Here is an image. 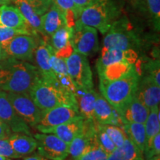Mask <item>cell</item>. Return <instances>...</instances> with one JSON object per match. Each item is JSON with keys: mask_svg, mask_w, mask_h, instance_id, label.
I'll return each mask as SVG.
<instances>
[{"mask_svg": "<svg viewBox=\"0 0 160 160\" xmlns=\"http://www.w3.org/2000/svg\"><path fill=\"white\" fill-rule=\"evenodd\" d=\"M41 76L28 62L5 57L0 60V89L12 93H28Z\"/></svg>", "mask_w": 160, "mask_h": 160, "instance_id": "1", "label": "cell"}, {"mask_svg": "<svg viewBox=\"0 0 160 160\" xmlns=\"http://www.w3.org/2000/svg\"><path fill=\"white\" fill-rule=\"evenodd\" d=\"M122 9L117 0H97L84 8L77 20L105 34L120 18Z\"/></svg>", "mask_w": 160, "mask_h": 160, "instance_id": "2", "label": "cell"}, {"mask_svg": "<svg viewBox=\"0 0 160 160\" xmlns=\"http://www.w3.org/2000/svg\"><path fill=\"white\" fill-rule=\"evenodd\" d=\"M29 95L42 111L60 105L72 106L78 109L74 94L44 81L41 77L30 90Z\"/></svg>", "mask_w": 160, "mask_h": 160, "instance_id": "3", "label": "cell"}, {"mask_svg": "<svg viewBox=\"0 0 160 160\" xmlns=\"http://www.w3.org/2000/svg\"><path fill=\"white\" fill-rule=\"evenodd\" d=\"M140 76L137 70L113 81L99 79L101 95L118 111L134 97Z\"/></svg>", "mask_w": 160, "mask_h": 160, "instance_id": "4", "label": "cell"}, {"mask_svg": "<svg viewBox=\"0 0 160 160\" xmlns=\"http://www.w3.org/2000/svg\"><path fill=\"white\" fill-rule=\"evenodd\" d=\"M128 20L119 18L105 33L102 49H136L139 47L140 41L130 28Z\"/></svg>", "mask_w": 160, "mask_h": 160, "instance_id": "5", "label": "cell"}, {"mask_svg": "<svg viewBox=\"0 0 160 160\" xmlns=\"http://www.w3.org/2000/svg\"><path fill=\"white\" fill-rule=\"evenodd\" d=\"M65 60L68 71L77 89L93 88V73L86 56L73 51Z\"/></svg>", "mask_w": 160, "mask_h": 160, "instance_id": "6", "label": "cell"}, {"mask_svg": "<svg viewBox=\"0 0 160 160\" xmlns=\"http://www.w3.org/2000/svg\"><path fill=\"white\" fill-rule=\"evenodd\" d=\"M71 44L73 51L77 53L86 57L94 54L99 50L97 30L76 20Z\"/></svg>", "mask_w": 160, "mask_h": 160, "instance_id": "7", "label": "cell"}, {"mask_svg": "<svg viewBox=\"0 0 160 160\" xmlns=\"http://www.w3.org/2000/svg\"><path fill=\"white\" fill-rule=\"evenodd\" d=\"M37 37L38 36L28 34L17 35L1 47L7 57L26 62L32 61L38 45Z\"/></svg>", "mask_w": 160, "mask_h": 160, "instance_id": "8", "label": "cell"}, {"mask_svg": "<svg viewBox=\"0 0 160 160\" xmlns=\"http://www.w3.org/2000/svg\"><path fill=\"white\" fill-rule=\"evenodd\" d=\"M6 94L17 114L29 126L35 128L41 119L42 111L29 93L6 92Z\"/></svg>", "mask_w": 160, "mask_h": 160, "instance_id": "9", "label": "cell"}, {"mask_svg": "<svg viewBox=\"0 0 160 160\" xmlns=\"http://www.w3.org/2000/svg\"><path fill=\"white\" fill-rule=\"evenodd\" d=\"M38 153L50 160H65L68 157V145L54 134L36 133Z\"/></svg>", "mask_w": 160, "mask_h": 160, "instance_id": "10", "label": "cell"}, {"mask_svg": "<svg viewBox=\"0 0 160 160\" xmlns=\"http://www.w3.org/2000/svg\"><path fill=\"white\" fill-rule=\"evenodd\" d=\"M0 120L12 133H22L33 136L30 126L17 114L8 99L6 92L0 89Z\"/></svg>", "mask_w": 160, "mask_h": 160, "instance_id": "11", "label": "cell"}, {"mask_svg": "<svg viewBox=\"0 0 160 160\" xmlns=\"http://www.w3.org/2000/svg\"><path fill=\"white\" fill-rule=\"evenodd\" d=\"M97 142L96 128L93 121L85 120L82 131L68 145L69 155L73 160H77Z\"/></svg>", "mask_w": 160, "mask_h": 160, "instance_id": "12", "label": "cell"}, {"mask_svg": "<svg viewBox=\"0 0 160 160\" xmlns=\"http://www.w3.org/2000/svg\"><path fill=\"white\" fill-rule=\"evenodd\" d=\"M81 117L77 108L68 105H60L53 108L42 111V117L37 128H48L61 124Z\"/></svg>", "mask_w": 160, "mask_h": 160, "instance_id": "13", "label": "cell"}, {"mask_svg": "<svg viewBox=\"0 0 160 160\" xmlns=\"http://www.w3.org/2000/svg\"><path fill=\"white\" fill-rule=\"evenodd\" d=\"M36 66L41 78L44 81L53 85H58L55 75L51 65V45L45 40L39 39L37 48H36L34 58ZM61 88V87H60Z\"/></svg>", "mask_w": 160, "mask_h": 160, "instance_id": "14", "label": "cell"}, {"mask_svg": "<svg viewBox=\"0 0 160 160\" xmlns=\"http://www.w3.org/2000/svg\"><path fill=\"white\" fill-rule=\"evenodd\" d=\"M135 97L149 110L159 107L160 86L147 76L140 79Z\"/></svg>", "mask_w": 160, "mask_h": 160, "instance_id": "15", "label": "cell"}, {"mask_svg": "<svg viewBox=\"0 0 160 160\" xmlns=\"http://www.w3.org/2000/svg\"><path fill=\"white\" fill-rule=\"evenodd\" d=\"M84 122H85V119L82 117H79L77 119L57 126L48 128H37V129L41 133L54 134L68 145H69L72 140L82 131Z\"/></svg>", "mask_w": 160, "mask_h": 160, "instance_id": "16", "label": "cell"}, {"mask_svg": "<svg viewBox=\"0 0 160 160\" xmlns=\"http://www.w3.org/2000/svg\"><path fill=\"white\" fill-rule=\"evenodd\" d=\"M93 122L100 125H113L120 127L123 126L119 113L101 93H98L96 99Z\"/></svg>", "mask_w": 160, "mask_h": 160, "instance_id": "17", "label": "cell"}, {"mask_svg": "<svg viewBox=\"0 0 160 160\" xmlns=\"http://www.w3.org/2000/svg\"><path fill=\"white\" fill-rule=\"evenodd\" d=\"M73 28L65 25L52 34L50 39L51 46L57 57L65 59L73 51L71 44Z\"/></svg>", "mask_w": 160, "mask_h": 160, "instance_id": "18", "label": "cell"}, {"mask_svg": "<svg viewBox=\"0 0 160 160\" xmlns=\"http://www.w3.org/2000/svg\"><path fill=\"white\" fill-rule=\"evenodd\" d=\"M123 123L145 124L150 110L141 102L137 97H133L128 103L117 111Z\"/></svg>", "mask_w": 160, "mask_h": 160, "instance_id": "19", "label": "cell"}, {"mask_svg": "<svg viewBox=\"0 0 160 160\" xmlns=\"http://www.w3.org/2000/svg\"><path fill=\"white\" fill-rule=\"evenodd\" d=\"M0 27L16 30H22L35 34L26 22L25 18L15 6L3 5L0 6Z\"/></svg>", "mask_w": 160, "mask_h": 160, "instance_id": "20", "label": "cell"}, {"mask_svg": "<svg viewBox=\"0 0 160 160\" xmlns=\"http://www.w3.org/2000/svg\"><path fill=\"white\" fill-rule=\"evenodd\" d=\"M137 58V53L134 50L102 49L101 56L97 60V69H102L105 66L117 62L135 64Z\"/></svg>", "mask_w": 160, "mask_h": 160, "instance_id": "21", "label": "cell"}, {"mask_svg": "<svg viewBox=\"0 0 160 160\" xmlns=\"http://www.w3.org/2000/svg\"><path fill=\"white\" fill-rule=\"evenodd\" d=\"M98 93L93 88L77 89L75 93L79 115L87 121L94 120V106Z\"/></svg>", "mask_w": 160, "mask_h": 160, "instance_id": "22", "label": "cell"}, {"mask_svg": "<svg viewBox=\"0 0 160 160\" xmlns=\"http://www.w3.org/2000/svg\"><path fill=\"white\" fill-rule=\"evenodd\" d=\"M51 65L54 73L56 79L59 87L65 91L75 94L77 88L72 81L68 71L65 60L55 55L54 51L51 46Z\"/></svg>", "mask_w": 160, "mask_h": 160, "instance_id": "23", "label": "cell"}, {"mask_svg": "<svg viewBox=\"0 0 160 160\" xmlns=\"http://www.w3.org/2000/svg\"><path fill=\"white\" fill-rule=\"evenodd\" d=\"M10 3L14 4L23 17L29 28L35 34L42 35L45 37L42 26L41 17L34 8L30 0H9Z\"/></svg>", "mask_w": 160, "mask_h": 160, "instance_id": "24", "label": "cell"}, {"mask_svg": "<svg viewBox=\"0 0 160 160\" xmlns=\"http://www.w3.org/2000/svg\"><path fill=\"white\" fill-rule=\"evenodd\" d=\"M44 36L50 38L54 32L66 25L65 16L57 5L52 3L49 9L41 17Z\"/></svg>", "mask_w": 160, "mask_h": 160, "instance_id": "25", "label": "cell"}, {"mask_svg": "<svg viewBox=\"0 0 160 160\" xmlns=\"http://www.w3.org/2000/svg\"><path fill=\"white\" fill-rule=\"evenodd\" d=\"M8 140L14 151L20 157L31 154L37 148V140L33 136L22 133H12Z\"/></svg>", "mask_w": 160, "mask_h": 160, "instance_id": "26", "label": "cell"}, {"mask_svg": "<svg viewBox=\"0 0 160 160\" xmlns=\"http://www.w3.org/2000/svg\"><path fill=\"white\" fill-rule=\"evenodd\" d=\"M135 64L128 62H117L105 66L103 68L97 70L99 79L106 81H113L128 76L135 71Z\"/></svg>", "mask_w": 160, "mask_h": 160, "instance_id": "27", "label": "cell"}, {"mask_svg": "<svg viewBox=\"0 0 160 160\" xmlns=\"http://www.w3.org/2000/svg\"><path fill=\"white\" fill-rule=\"evenodd\" d=\"M107 160H145L141 152L128 138L121 147L117 148L110 153Z\"/></svg>", "mask_w": 160, "mask_h": 160, "instance_id": "28", "label": "cell"}, {"mask_svg": "<svg viewBox=\"0 0 160 160\" xmlns=\"http://www.w3.org/2000/svg\"><path fill=\"white\" fill-rule=\"evenodd\" d=\"M122 128L127 137L143 153L146 145L145 125L136 122L123 123Z\"/></svg>", "mask_w": 160, "mask_h": 160, "instance_id": "29", "label": "cell"}, {"mask_svg": "<svg viewBox=\"0 0 160 160\" xmlns=\"http://www.w3.org/2000/svg\"><path fill=\"white\" fill-rule=\"evenodd\" d=\"M51 2L62 11L65 16L66 25L73 28L76 20L79 18V13L73 0H51Z\"/></svg>", "mask_w": 160, "mask_h": 160, "instance_id": "30", "label": "cell"}, {"mask_svg": "<svg viewBox=\"0 0 160 160\" xmlns=\"http://www.w3.org/2000/svg\"><path fill=\"white\" fill-rule=\"evenodd\" d=\"M146 142L160 133V109L159 107L150 110L145 124Z\"/></svg>", "mask_w": 160, "mask_h": 160, "instance_id": "31", "label": "cell"}, {"mask_svg": "<svg viewBox=\"0 0 160 160\" xmlns=\"http://www.w3.org/2000/svg\"><path fill=\"white\" fill-rule=\"evenodd\" d=\"M103 129L105 130L109 137L111 138L113 144L117 148L121 147L127 139L125 131L122 127L113 125H101Z\"/></svg>", "mask_w": 160, "mask_h": 160, "instance_id": "32", "label": "cell"}, {"mask_svg": "<svg viewBox=\"0 0 160 160\" xmlns=\"http://www.w3.org/2000/svg\"><path fill=\"white\" fill-rule=\"evenodd\" d=\"M96 128V138L99 145L108 154H110L117 148L116 145L113 144L111 138L108 135L103 128L100 124L94 123Z\"/></svg>", "mask_w": 160, "mask_h": 160, "instance_id": "33", "label": "cell"}, {"mask_svg": "<svg viewBox=\"0 0 160 160\" xmlns=\"http://www.w3.org/2000/svg\"><path fill=\"white\" fill-rule=\"evenodd\" d=\"M108 154L102 148L97 141L77 160H107Z\"/></svg>", "mask_w": 160, "mask_h": 160, "instance_id": "34", "label": "cell"}, {"mask_svg": "<svg viewBox=\"0 0 160 160\" xmlns=\"http://www.w3.org/2000/svg\"><path fill=\"white\" fill-rule=\"evenodd\" d=\"M145 11L149 13L152 22L159 30L160 23V0H147L145 4Z\"/></svg>", "mask_w": 160, "mask_h": 160, "instance_id": "35", "label": "cell"}, {"mask_svg": "<svg viewBox=\"0 0 160 160\" xmlns=\"http://www.w3.org/2000/svg\"><path fill=\"white\" fill-rule=\"evenodd\" d=\"M157 155H160V133H157L151 139L146 142L143 152L145 159H148Z\"/></svg>", "mask_w": 160, "mask_h": 160, "instance_id": "36", "label": "cell"}, {"mask_svg": "<svg viewBox=\"0 0 160 160\" xmlns=\"http://www.w3.org/2000/svg\"><path fill=\"white\" fill-rule=\"evenodd\" d=\"M145 71L147 74L145 76L149 77L154 81L157 85L160 86V69L159 60H151L145 65Z\"/></svg>", "mask_w": 160, "mask_h": 160, "instance_id": "37", "label": "cell"}, {"mask_svg": "<svg viewBox=\"0 0 160 160\" xmlns=\"http://www.w3.org/2000/svg\"><path fill=\"white\" fill-rule=\"evenodd\" d=\"M20 34H28L33 35L31 32L27 31H22V30H16L12 28H1L0 27V45H3L10 39L13 38L16 36Z\"/></svg>", "mask_w": 160, "mask_h": 160, "instance_id": "38", "label": "cell"}, {"mask_svg": "<svg viewBox=\"0 0 160 160\" xmlns=\"http://www.w3.org/2000/svg\"><path fill=\"white\" fill-rule=\"evenodd\" d=\"M0 156L7 159H17L21 158L19 154L14 151L8 139H0Z\"/></svg>", "mask_w": 160, "mask_h": 160, "instance_id": "39", "label": "cell"}, {"mask_svg": "<svg viewBox=\"0 0 160 160\" xmlns=\"http://www.w3.org/2000/svg\"><path fill=\"white\" fill-rule=\"evenodd\" d=\"M95 1H97V0H73L76 8H77L78 13H79V17L80 15V13H81L84 8H87L88 6L91 5Z\"/></svg>", "mask_w": 160, "mask_h": 160, "instance_id": "40", "label": "cell"}, {"mask_svg": "<svg viewBox=\"0 0 160 160\" xmlns=\"http://www.w3.org/2000/svg\"><path fill=\"white\" fill-rule=\"evenodd\" d=\"M11 133L9 128L0 120V139H8Z\"/></svg>", "mask_w": 160, "mask_h": 160, "instance_id": "41", "label": "cell"}, {"mask_svg": "<svg viewBox=\"0 0 160 160\" xmlns=\"http://www.w3.org/2000/svg\"><path fill=\"white\" fill-rule=\"evenodd\" d=\"M32 1L37 4L45 13L49 9L50 6L52 4L51 0H32Z\"/></svg>", "mask_w": 160, "mask_h": 160, "instance_id": "42", "label": "cell"}, {"mask_svg": "<svg viewBox=\"0 0 160 160\" xmlns=\"http://www.w3.org/2000/svg\"><path fill=\"white\" fill-rule=\"evenodd\" d=\"M128 1L131 3L132 5L136 8H138L139 9L145 8V4L147 0H128Z\"/></svg>", "mask_w": 160, "mask_h": 160, "instance_id": "43", "label": "cell"}, {"mask_svg": "<svg viewBox=\"0 0 160 160\" xmlns=\"http://www.w3.org/2000/svg\"><path fill=\"white\" fill-rule=\"evenodd\" d=\"M23 160H50V159H46L45 157H42V156L39 154V153H35V154L33 155L25 157Z\"/></svg>", "mask_w": 160, "mask_h": 160, "instance_id": "44", "label": "cell"}, {"mask_svg": "<svg viewBox=\"0 0 160 160\" xmlns=\"http://www.w3.org/2000/svg\"><path fill=\"white\" fill-rule=\"evenodd\" d=\"M5 57H6L5 52H4L2 48L1 45H0V60L3 59L4 58H5Z\"/></svg>", "mask_w": 160, "mask_h": 160, "instance_id": "45", "label": "cell"}, {"mask_svg": "<svg viewBox=\"0 0 160 160\" xmlns=\"http://www.w3.org/2000/svg\"><path fill=\"white\" fill-rule=\"evenodd\" d=\"M10 3L9 0H0V6L3 5H8Z\"/></svg>", "mask_w": 160, "mask_h": 160, "instance_id": "46", "label": "cell"}, {"mask_svg": "<svg viewBox=\"0 0 160 160\" xmlns=\"http://www.w3.org/2000/svg\"><path fill=\"white\" fill-rule=\"evenodd\" d=\"M146 160H160V155H157V156H154V157L149 158V159H146Z\"/></svg>", "mask_w": 160, "mask_h": 160, "instance_id": "47", "label": "cell"}, {"mask_svg": "<svg viewBox=\"0 0 160 160\" xmlns=\"http://www.w3.org/2000/svg\"><path fill=\"white\" fill-rule=\"evenodd\" d=\"M7 159V158L4 157H2V156H0V160H6Z\"/></svg>", "mask_w": 160, "mask_h": 160, "instance_id": "48", "label": "cell"}, {"mask_svg": "<svg viewBox=\"0 0 160 160\" xmlns=\"http://www.w3.org/2000/svg\"><path fill=\"white\" fill-rule=\"evenodd\" d=\"M6 160H19V159H7Z\"/></svg>", "mask_w": 160, "mask_h": 160, "instance_id": "49", "label": "cell"}]
</instances>
